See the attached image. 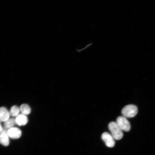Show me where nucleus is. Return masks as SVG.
<instances>
[{
	"mask_svg": "<svg viewBox=\"0 0 155 155\" xmlns=\"http://www.w3.org/2000/svg\"><path fill=\"white\" fill-rule=\"evenodd\" d=\"M16 124L19 126H23L26 125L28 122V119L26 115L20 114L16 118Z\"/></svg>",
	"mask_w": 155,
	"mask_h": 155,
	"instance_id": "8",
	"label": "nucleus"
},
{
	"mask_svg": "<svg viewBox=\"0 0 155 155\" xmlns=\"http://www.w3.org/2000/svg\"><path fill=\"white\" fill-rule=\"evenodd\" d=\"M116 123L122 131H128L130 130L131 126L130 123L126 118L124 117L120 116L118 117Z\"/></svg>",
	"mask_w": 155,
	"mask_h": 155,
	"instance_id": "3",
	"label": "nucleus"
},
{
	"mask_svg": "<svg viewBox=\"0 0 155 155\" xmlns=\"http://www.w3.org/2000/svg\"><path fill=\"white\" fill-rule=\"evenodd\" d=\"M20 109L16 106H13L10 108L9 114L10 115L13 117H17L19 115Z\"/></svg>",
	"mask_w": 155,
	"mask_h": 155,
	"instance_id": "11",
	"label": "nucleus"
},
{
	"mask_svg": "<svg viewBox=\"0 0 155 155\" xmlns=\"http://www.w3.org/2000/svg\"><path fill=\"white\" fill-rule=\"evenodd\" d=\"M3 129L1 124L0 125V133L3 131Z\"/></svg>",
	"mask_w": 155,
	"mask_h": 155,
	"instance_id": "12",
	"label": "nucleus"
},
{
	"mask_svg": "<svg viewBox=\"0 0 155 155\" xmlns=\"http://www.w3.org/2000/svg\"><path fill=\"white\" fill-rule=\"evenodd\" d=\"M20 109L22 114L25 115H29L31 112L30 107L26 104H22Z\"/></svg>",
	"mask_w": 155,
	"mask_h": 155,
	"instance_id": "10",
	"label": "nucleus"
},
{
	"mask_svg": "<svg viewBox=\"0 0 155 155\" xmlns=\"http://www.w3.org/2000/svg\"><path fill=\"white\" fill-rule=\"evenodd\" d=\"M7 131V130L4 129L0 133V144L5 146H7L9 144Z\"/></svg>",
	"mask_w": 155,
	"mask_h": 155,
	"instance_id": "6",
	"label": "nucleus"
},
{
	"mask_svg": "<svg viewBox=\"0 0 155 155\" xmlns=\"http://www.w3.org/2000/svg\"><path fill=\"white\" fill-rule=\"evenodd\" d=\"M138 108L136 106L130 104L125 106L122 109L121 113L123 116L126 118H132L137 114Z\"/></svg>",
	"mask_w": 155,
	"mask_h": 155,
	"instance_id": "2",
	"label": "nucleus"
},
{
	"mask_svg": "<svg viewBox=\"0 0 155 155\" xmlns=\"http://www.w3.org/2000/svg\"><path fill=\"white\" fill-rule=\"evenodd\" d=\"M101 138L108 147H113L114 146L115 141L114 138L110 133L107 132L103 133L102 135Z\"/></svg>",
	"mask_w": 155,
	"mask_h": 155,
	"instance_id": "4",
	"label": "nucleus"
},
{
	"mask_svg": "<svg viewBox=\"0 0 155 155\" xmlns=\"http://www.w3.org/2000/svg\"><path fill=\"white\" fill-rule=\"evenodd\" d=\"M7 133L9 136L13 139L20 138L22 135V132L18 128L12 127L7 130Z\"/></svg>",
	"mask_w": 155,
	"mask_h": 155,
	"instance_id": "5",
	"label": "nucleus"
},
{
	"mask_svg": "<svg viewBox=\"0 0 155 155\" xmlns=\"http://www.w3.org/2000/svg\"><path fill=\"white\" fill-rule=\"evenodd\" d=\"M9 112L5 107H0V121L4 122L9 119L10 116Z\"/></svg>",
	"mask_w": 155,
	"mask_h": 155,
	"instance_id": "7",
	"label": "nucleus"
},
{
	"mask_svg": "<svg viewBox=\"0 0 155 155\" xmlns=\"http://www.w3.org/2000/svg\"><path fill=\"white\" fill-rule=\"evenodd\" d=\"M16 124L15 119L13 118L9 119L4 122V129L8 130L13 127Z\"/></svg>",
	"mask_w": 155,
	"mask_h": 155,
	"instance_id": "9",
	"label": "nucleus"
},
{
	"mask_svg": "<svg viewBox=\"0 0 155 155\" xmlns=\"http://www.w3.org/2000/svg\"><path fill=\"white\" fill-rule=\"evenodd\" d=\"M108 127L114 139L118 140L122 138L123 135V132L116 122H110L108 124Z\"/></svg>",
	"mask_w": 155,
	"mask_h": 155,
	"instance_id": "1",
	"label": "nucleus"
}]
</instances>
